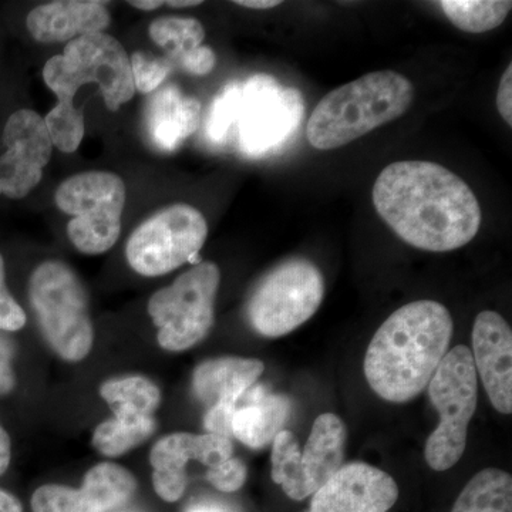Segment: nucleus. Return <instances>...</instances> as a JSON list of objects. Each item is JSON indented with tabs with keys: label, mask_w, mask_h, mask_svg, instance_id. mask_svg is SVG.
<instances>
[{
	"label": "nucleus",
	"mask_w": 512,
	"mask_h": 512,
	"mask_svg": "<svg viewBox=\"0 0 512 512\" xmlns=\"http://www.w3.org/2000/svg\"><path fill=\"white\" fill-rule=\"evenodd\" d=\"M373 205L394 234L414 248L454 251L476 238L480 202L463 178L429 161L387 165L373 185Z\"/></svg>",
	"instance_id": "f257e3e1"
},
{
	"label": "nucleus",
	"mask_w": 512,
	"mask_h": 512,
	"mask_svg": "<svg viewBox=\"0 0 512 512\" xmlns=\"http://www.w3.org/2000/svg\"><path fill=\"white\" fill-rule=\"evenodd\" d=\"M453 319L436 301L407 303L392 313L373 336L365 375L373 392L387 402L419 396L447 355Z\"/></svg>",
	"instance_id": "f03ea898"
},
{
	"label": "nucleus",
	"mask_w": 512,
	"mask_h": 512,
	"mask_svg": "<svg viewBox=\"0 0 512 512\" xmlns=\"http://www.w3.org/2000/svg\"><path fill=\"white\" fill-rule=\"evenodd\" d=\"M414 100L412 82L383 70L326 94L313 110L306 137L316 150H335L403 116Z\"/></svg>",
	"instance_id": "7ed1b4c3"
},
{
	"label": "nucleus",
	"mask_w": 512,
	"mask_h": 512,
	"mask_svg": "<svg viewBox=\"0 0 512 512\" xmlns=\"http://www.w3.org/2000/svg\"><path fill=\"white\" fill-rule=\"evenodd\" d=\"M30 302L50 348L67 362L86 359L94 330L89 299L79 276L60 261L37 266L30 276Z\"/></svg>",
	"instance_id": "20e7f679"
},
{
	"label": "nucleus",
	"mask_w": 512,
	"mask_h": 512,
	"mask_svg": "<svg viewBox=\"0 0 512 512\" xmlns=\"http://www.w3.org/2000/svg\"><path fill=\"white\" fill-rule=\"evenodd\" d=\"M43 79L59 101H73L77 90L96 83L110 110L134 97L130 59L119 40L107 33H93L67 43L63 55L52 57Z\"/></svg>",
	"instance_id": "39448f33"
},
{
	"label": "nucleus",
	"mask_w": 512,
	"mask_h": 512,
	"mask_svg": "<svg viewBox=\"0 0 512 512\" xmlns=\"http://www.w3.org/2000/svg\"><path fill=\"white\" fill-rule=\"evenodd\" d=\"M477 370L467 346H456L441 360L429 383V397L440 423L427 439L424 457L434 471L456 466L467 446L468 424L477 409Z\"/></svg>",
	"instance_id": "423d86ee"
},
{
	"label": "nucleus",
	"mask_w": 512,
	"mask_h": 512,
	"mask_svg": "<svg viewBox=\"0 0 512 512\" xmlns=\"http://www.w3.org/2000/svg\"><path fill=\"white\" fill-rule=\"evenodd\" d=\"M325 296V279L318 266L292 258L268 272L249 298L247 315L252 328L266 338H281L318 311Z\"/></svg>",
	"instance_id": "0eeeda50"
},
{
	"label": "nucleus",
	"mask_w": 512,
	"mask_h": 512,
	"mask_svg": "<svg viewBox=\"0 0 512 512\" xmlns=\"http://www.w3.org/2000/svg\"><path fill=\"white\" fill-rule=\"evenodd\" d=\"M55 201L72 215L67 235L74 247L87 255L109 251L120 237L126 185L119 175L90 171L67 178L57 188Z\"/></svg>",
	"instance_id": "6e6552de"
},
{
	"label": "nucleus",
	"mask_w": 512,
	"mask_h": 512,
	"mask_svg": "<svg viewBox=\"0 0 512 512\" xmlns=\"http://www.w3.org/2000/svg\"><path fill=\"white\" fill-rule=\"evenodd\" d=\"M220 282V268L212 262H201L173 285L151 296L148 313L157 326L161 348L183 352L210 333Z\"/></svg>",
	"instance_id": "1a4fd4ad"
},
{
	"label": "nucleus",
	"mask_w": 512,
	"mask_h": 512,
	"mask_svg": "<svg viewBox=\"0 0 512 512\" xmlns=\"http://www.w3.org/2000/svg\"><path fill=\"white\" fill-rule=\"evenodd\" d=\"M272 443V480L289 498L302 501L343 467L346 426L336 414H320L303 451L289 430H282Z\"/></svg>",
	"instance_id": "9d476101"
},
{
	"label": "nucleus",
	"mask_w": 512,
	"mask_h": 512,
	"mask_svg": "<svg viewBox=\"0 0 512 512\" xmlns=\"http://www.w3.org/2000/svg\"><path fill=\"white\" fill-rule=\"evenodd\" d=\"M208 237L197 208L175 204L144 221L128 239V264L143 276H161L194 261Z\"/></svg>",
	"instance_id": "9b49d317"
},
{
	"label": "nucleus",
	"mask_w": 512,
	"mask_h": 512,
	"mask_svg": "<svg viewBox=\"0 0 512 512\" xmlns=\"http://www.w3.org/2000/svg\"><path fill=\"white\" fill-rule=\"evenodd\" d=\"M305 114L299 90L282 87L268 74L242 84L237 123L238 146L249 157H262L285 143Z\"/></svg>",
	"instance_id": "f8f14e48"
},
{
	"label": "nucleus",
	"mask_w": 512,
	"mask_h": 512,
	"mask_svg": "<svg viewBox=\"0 0 512 512\" xmlns=\"http://www.w3.org/2000/svg\"><path fill=\"white\" fill-rule=\"evenodd\" d=\"M234 453L231 439L218 434L174 433L156 443L150 454L154 490L161 500L175 503L187 488L191 460L208 467L220 466Z\"/></svg>",
	"instance_id": "ddd939ff"
},
{
	"label": "nucleus",
	"mask_w": 512,
	"mask_h": 512,
	"mask_svg": "<svg viewBox=\"0 0 512 512\" xmlns=\"http://www.w3.org/2000/svg\"><path fill=\"white\" fill-rule=\"evenodd\" d=\"M137 481L117 464L101 463L87 471L79 490L49 484L37 488L33 512H109L123 507L136 494Z\"/></svg>",
	"instance_id": "4468645a"
},
{
	"label": "nucleus",
	"mask_w": 512,
	"mask_h": 512,
	"mask_svg": "<svg viewBox=\"0 0 512 512\" xmlns=\"http://www.w3.org/2000/svg\"><path fill=\"white\" fill-rule=\"evenodd\" d=\"M399 498V487L386 471L366 463L343 464L312 495L309 512H387Z\"/></svg>",
	"instance_id": "2eb2a0df"
},
{
	"label": "nucleus",
	"mask_w": 512,
	"mask_h": 512,
	"mask_svg": "<svg viewBox=\"0 0 512 512\" xmlns=\"http://www.w3.org/2000/svg\"><path fill=\"white\" fill-rule=\"evenodd\" d=\"M474 366L494 409L512 413V332L500 313H478L473 326Z\"/></svg>",
	"instance_id": "dca6fc26"
},
{
	"label": "nucleus",
	"mask_w": 512,
	"mask_h": 512,
	"mask_svg": "<svg viewBox=\"0 0 512 512\" xmlns=\"http://www.w3.org/2000/svg\"><path fill=\"white\" fill-rule=\"evenodd\" d=\"M109 25V9L97 0H57L37 6L26 19L30 35L42 43L72 42Z\"/></svg>",
	"instance_id": "f3484780"
},
{
	"label": "nucleus",
	"mask_w": 512,
	"mask_h": 512,
	"mask_svg": "<svg viewBox=\"0 0 512 512\" xmlns=\"http://www.w3.org/2000/svg\"><path fill=\"white\" fill-rule=\"evenodd\" d=\"M201 103L177 86L158 89L147 101L144 126L151 146L173 153L200 127Z\"/></svg>",
	"instance_id": "a211bd4d"
},
{
	"label": "nucleus",
	"mask_w": 512,
	"mask_h": 512,
	"mask_svg": "<svg viewBox=\"0 0 512 512\" xmlns=\"http://www.w3.org/2000/svg\"><path fill=\"white\" fill-rule=\"evenodd\" d=\"M292 404L284 394L254 384L242 394L231 421L232 437L249 448H264L284 430Z\"/></svg>",
	"instance_id": "6ab92c4d"
},
{
	"label": "nucleus",
	"mask_w": 512,
	"mask_h": 512,
	"mask_svg": "<svg viewBox=\"0 0 512 512\" xmlns=\"http://www.w3.org/2000/svg\"><path fill=\"white\" fill-rule=\"evenodd\" d=\"M264 363L244 357H218L202 362L192 376L195 396L208 409L217 404H237L242 394L264 373Z\"/></svg>",
	"instance_id": "aec40b11"
},
{
	"label": "nucleus",
	"mask_w": 512,
	"mask_h": 512,
	"mask_svg": "<svg viewBox=\"0 0 512 512\" xmlns=\"http://www.w3.org/2000/svg\"><path fill=\"white\" fill-rule=\"evenodd\" d=\"M6 154L19 163L43 170L52 157L53 143L45 119L32 110H19L10 116L3 131Z\"/></svg>",
	"instance_id": "412c9836"
},
{
	"label": "nucleus",
	"mask_w": 512,
	"mask_h": 512,
	"mask_svg": "<svg viewBox=\"0 0 512 512\" xmlns=\"http://www.w3.org/2000/svg\"><path fill=\"white\" fill-rule=\"evenodd\" d=\"M451 512H512V478L498 468H485L468 481Z\"/></svg>",
	"instance_id": "4be33fe9"
},
{
	"label": "nucleus",
	"mask_w": 512,
	"mask_h": 512,
	"mask_svg": "<svg viewBox=\"0 0 512 512\" xmlns=\"http://www.w3.org/2000/svg\"><path fill=\"white\" fill-rule=\"evenodd\" d=\"M101 397L109 403L114 417H153L160 406V389L141 376L124 377V379L109 380L100 389Z\"/></svg>",
	"instance_id": "5701e85b"
},
{
	"label": "nucleus",
	"mask_w": 512,
	"mask_h": 512,
	"mask_svg": "<svg viewBox=\"0 0 512 512\" xmlns=\"http://www.w3.org/2000/svg\"><path fill=\"white\" fill-rule=\"evenodd\" d=\"M441 10L456 28L467 33L490 32L503 25L511 12L510 0H441Z\"/></svg>",
	"instance_id": "b1692460"
},
{
	"label": "nucleus",
	"mask_w": 512,
	"mask_h": 512,
	"mask_svg": "<svg viewBox=\"0 0 512 512\" xmlns=\"http://www.w3.org/2000/svg\"><path fill=\"white\" fill-rule=\"evenodd\" d=\"M156 431L153 417H114L99 424L93 434V446L106 457H120L133 450Z\"/></svg>",
	"instance_id": "393cba45"
},
{
	"label": "nucleus",
	"mask_w": 512,
	"mask_h": 512,
	"mask_svg": "<svg viewBox=\"0 0 512 512\" xmlns=\"http://www.w3.org/2000/svg\"><path fill=\"white\" fill-rule=\"evenodd\" d=\"M148 32L153 42L165 49L173 67L178 57L202 46L205 37V29L200 20L175 16L154 20Z\"/></svg>",
	"instance_id": "a878e982"
},
{
	"label": "nucleus",
	"mask_w": 512,
	"mask_h": 512,
	"mask_svg": "<svg viewBox=\"0 0 512 512\" xmlns=\"http://www.w3.org/2000/svg\"><path fill=\"white\" fill-rule=\"evenodd\" d=\"M53 146L62 153H74L84 137V116L73 101H59L45 119Z\"/></svg>",
	"instance_id": "bb28decb"
},
{
	"label": "nucleus",
	"mask_w": 512,
	"mask_h": 512,
	"mask_svg": "<svg viewBox=\"0 0 512 512\" xmlns=\"http://www.w3.org/2000/svg\"><path fill=\"white\" fill-rule=\"evenodd\" d=\"M241 93V83L228 84L212 103L207 124H205V134L211 143H225L231 131L234 130Z\"/></svg>",
	"instance_id": "cd10ccee"
},
{
	"label": "nucleus",
	"mask_w": 512,
	"mask_h": 512,
	"mask_svg": "<svg viewBox=\"0 0 512 512\" xmlns=\"http://www.w3.org/2000/svg\"><path fill=\"white\" fill-rule=\"evenodd\" d=\"M130 64L134 89L143 94L157 92L173 70L170 60L143 52L134 53L131 56Z\"/></svg>",
	"instance_id": "c85d7f7f"
},
{
	"label": "nucleus",
	"mask_w": 512,
	"mask_h": 512,
	"mask_svg": "<svg viewBox=\"0 0 512 512\" xmlns=\"http://www.w3.org/2000/svg\"><path fill=\"white\" fill-rule=\"evenodd\" d=\"M247 466L239 458L231 457L220 466L208 470L207 480L222 493H234L247 481Z\"/></svg>",
	"instance_id": "c756f323"
},
{
	"label": "nucleus",
	"mask_w": 512,
	"mask_h": 512,
	"mask_svg": "<svg viewBox=\"0 0 512 512\" xmlns=\"http://www.w3.org/2000/svg\"><path fill=\"white\" fill-rule=\"evenodd\" d=\"M26 315L10 295L5 282V262L0 255V330L16 332L25 326Z\"/></svg>",
	"instance_id": "7c9ffc66"
},
{
	"label": "nucleus",
	"mask_w": 512,
	"mask_h": 512,
	"mask_svg": "<svg viewBox=\"0 0 512 512\" xmlns=\"http://www.w3.org/2000/svg\"><path fill=\"white\" fill-rule=\"evenodd\" d=\"M217 57L212 49L207 46H200L175 60L174 66L180 67L184 72L192 76H205L214 70Z\"/></svg>",
	"instance_id": "2f4dec72"
},
{
	"label": "nucleus",
	"mask_w": 512,
	"mask_h": 512,
	"mask_svg": "<svg viewBox=\"0 0 512 512\" xmlns=\"http://www.w3.org/2000/svg\"><path fill=\"white\" fill-rule=\"evenodd\" d=\"M235 407H237V404L222 403L208 409L204 419L207 433L218 434V436L231 439V421L232 416H234Z\"/></svg>",
	"instance_id": "473e14b6"
},
{
	"label": "nucleus",
	"mask_w": 512,
	"mask_h": 512,
	"mask_svg": "<svg viewBox=\"0 0 512 512\" xmlns=\"http://www.w3.org/2000/svg\"><path fill=\"white\" fill-rule=\"evenodd\" d=\"M16 376L13 370V345L0 332V396L15 389Z\"/></svg>",
	"instance_id": "72a5a7b5"
},
{
	"label": "nucleus",
	"mask_w": 512,
	"mask_h": 512,
	"mask_svg": "<svg viewBox=\"0 0 512 512\" xmlns=\"http://www.w3.org/2000/svg\"><path fill=\"white\" fill-rule=\"evenodd\" d=\"M512 66L507 67L503 77H501L500 86L497 92V109L498 113L505 120L508 126H512Z\"/></svg>",
	"instance_id": "f704fd0d"
},
{
	"label": "nucleus",
	"mask_w": 512,
	"mask_h": 512,
	"mask_svg": "<svg viewBox=\"0 0 512 512\" xmlns=\"http://www.w3.org/2000/svg\"><path fill=\"white\" fill-rule=\"evenodd\" d=\"M10 458H12V443L9 434L0 426V476L8 471Z\"/></svg>",
	"instance_id": "c9c22d12"
},
{
	"label": "nucleus",
	"mask_w": 512,
	"mask_h": 512,
	"mask_svg": "<svg viewBox=\"0 0 512 512\" xmlns=\"http://www.w3.org/2000/svg\"><path fill=\"white\" fill-rule=\"evenodd\" d=\"M0 512H23L18 497L0 488Z\"/></svg>",
	"instance_id": "e433bc0d"
},
{
	"label": "nucleus",
	"mask_w": 512,
	"mask_h": 512,
	"mask_svg": "<svg viewBox=\"0 0 512 512\" xmlns=\"http://www.w3.org/2000/svg\"><path fill=\"white\" fill-rule=\"evenodd\" d=\"M235 5L262 10L276 8V6L281 5V2H278V0H238V2H235Z\"/></svg>",
	"instance_id": "4c0bfd02"
},
{
	"label": "nucleus",
	"mask_w": 512,
	"mask_h": 512,
	"mask_svg": "<svg viewBox=\"0 0 512 512\" xmlns=\"http://www.w3.org/2000/svg\"><path fill=\"white\" fill-rule=\"evenodd\" d=\"M163 5L164 2H161V0H137V2L131 0L130 2V6H134V8L140 10H154L160 8V6Z\"/></svg>",
	"instance_id": "58836bf2"
},
{
	"label": "nucleus",
	"mask_w": 512,
	"mask_h": 512,
	"mask_svg": "<svg viewBox=\"0 0 512 512\" xmlns=\"http://www.w3.org/2000/svg\"><path fill=\"white\" fill-rule=\"evenodd\" d=\"M185 512H225L221 510V508L214 507V505L210 504H195L192 507L188 508Z\"/></svg>",
	"instance_id": "ea45409f"
},
{
	"label": "nucleus",
	"mask_w": 512,
	"mask_h": 512,
	"mask_svg": "<svg viewBox=\"0 0 512 512\" xmlns=\"http://www.w3.org/2000/svg\"><path fill=\"white\" fill-rule=\"evenodd\" d=\"M201 3L198 0H171V2H167V5L171 8H191V6L201 5Z\"/></svg>",
	"instance_id": "a19ab883"
}]
</instances>
